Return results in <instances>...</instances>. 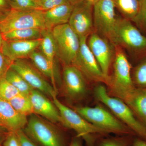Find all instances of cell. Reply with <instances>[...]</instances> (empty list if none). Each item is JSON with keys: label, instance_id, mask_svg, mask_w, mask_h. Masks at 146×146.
<instances>
[{"label": "cell", "instance_id": "obj_1", "mask_svg": "<svg viewBox=\"0 0 146 146\" xmlns=\"http://www.w3.org/2000/svg\"><path fill=\"white\" fill-rule=\"evenodd\" d=\"M94 94L97 100L108 108L135 136L146 141V125L137 118L125 102L119 98L110 96L105 85L102 84L96 86Z\"/></svg>", "mask_w": 146, "mask_h": 146}, {"label": "cell", "instance_id": "obj_2", "mask_svg": "<svg viewBox=\"0 0 146 146\" xmlns=\"http://www.w3.org/2000/svg\"><path fill=\"white\" fill-rule=\"evenodd\" d=\"M52 101L60 112L61 123L65 127L74 131L76 136L84 140L87 146H95L96 136L109 134L106 131L92 124L74 109L65 106L57 97L53 98Z\"/></svg>", "mask_w": 146, "mask_h": 146}, {"label": "cell", "instance_id": "obj_3", "mask_svg": "<svg viewBox=\"0 0 146 146\" xmlns=\"http://www.w3.org/2000/svg\"><path fill=\"white\" fill-rule=\"evenodd\" d=\"M113 74L107 84L108 94L122 100L136 86L131 75V65L121 47L115 46Z\"/></svg>", "mask_w": 146, "mask_h": 146}, {"label": "cell", "instance_id": "obj_4", "mask_svg": "<svg viewBox=\"0 0 146 146\" xmlns=\"http://www.w3.org/2000/svg\"><path fill=\"white\" fill-rule=\"evenodd\" d=\"M73 109L89 122L97 127L119 136H135L130 129L113 113L98 105L94 107L75 106Z\"/></svg>", "mask_w": 146, "mask_h": 146}, {"label": "cell", "instance_id": "obj_5", "mask_svg": "<svg viewBox=\"0 0 146 146\" xmlns=\"http://www.w3.org/2000/svg\"><path fill=\"white\" fill-rule=\"evenodd\" d=\"M52 123L35 114L30 116L23 129L26 134L41 146H66L61 132Z\"/></svg>", "mask_w": 146, "mask_h": 146}, {"label": "cell", "instance_id": "obj_6", "mask_svg": "<svg viewBox=\"0 0 146 146\" xmlns=\"http://www.w3.org/2000/svg\"><path fill=\"white\" fill-rule=\"evenodd\" d=\"M39 28L46 29L44 11L22 10L11 9L0 15V32L5 33L19 29Z\"/></svg>", "mask_w": 146, "mask_h": 146}, {"label": "cell", "instance_id": "obj_7", "mask_svg": "<svg viewBox=\"0 0 146 146\" xmlns=\"http://www.w3.org/2000/svg\"><path fill=\"white\" fill-rule=\"evenodd\" d=\"M51 32L58 58L63 65H72L79 50V37L68 23L55 27Z\"/></svg>", "mask_w": 146, "mask_h": 146}, {"label": "cell", "instance_id": "obj_8", "mask_svg": "<svg viewBox=\"0 0 146 146\" xmlns=\"http://www.w3.org/2000/svg\"><path fill=\"white\" fill-rule=\"evenodd\" d=\"M113 0H99L94 4V32L106 38L112 44L117 18Z\"/></svg>", "mask_w": 146, "mask_h": 146}, {"label": "cell", "instance_id": "obj_9", "mask_svg": "<svg viewBox=\"0 0 146 146\" xmlns=\"http://www.w3.org/2000/svg\"><path fill=\"white\" fill-rule=\"evenodd\" d=\"M87 37L80 39L78 52L72 65L82 73L87 80L107 85L108 81L104 75L96 59L89 49Z\"/></svg>", "mask_w": 146, "mask_h": 146}, {"label": "cell", "instance_id": "obj_10", "mask_svg": "<svg viewBox=\"0 0 146 146\" xmlns=\"http://www.w3.org/2000/svg\"><path fill=\"white\" fill-rule=\"evenodd\" d=\"M112 44L140 50L146 48V37L141 34L130 21L118 18Z\"/></svg>", "mask_w": 146, "mask_h": 146}, {"label": "cell", "instance_id": "obj_11", "mask_svg": "<svg viewBox=\"0 0 146 146\" xmlns=\"http://www.w3.org/2000/svg\"><path fill=\"white\" fill-rule=\"evenodd\" d=\"M10 68L18 73L33 88L52 99L57 96L58 92L31 63L25 59L13 61Z\"/></svg>", "mask_w": 146, "mask_h": 146}, {"label": "cell", "instance_id": "obj_12", "mask_svg": "<svg viewBox=\"0 0 146 146\" xmlns=\"http://www.w3.org/2000/svg\"><path fill=\"white\" fill-rule=\"evenodd\" d=\"M86 80L75 66L64 65L62 85L65 96L71 101H78L86 96L88 92Z\"/></svg>", "mask_w": 146, "mask_h": 146}, {"label": "cell", "instance_id": "obj_13", "mask_svg": "<svg viewBox=\"0 0 146 146\" xmlns=\"http://www.w3.org/2000/svg\"><path fill=\"white\" fill-rule=\"evenodd\" d=\"M94 5L82 0L74 5L68 24L80 38L88 37L94 32Z\"/></svg>", "mask_w": 146, "mask_h": 146}, {"label": "cell", "instance_id": "obj_14", "mask_svg": "<svg viewBox=\"0 0 146 146\" xmlns=\"http://www.w3.org/2000/svg\"><path fill=\"white\" fill-rule=\"evenodd\" d=\"M87 44L108 83L110 67L115 57V46L109 40L96 32L90 35Z\"/></svg>", "mask_w": 146, "mask_h": 146}, {"label": "cell", "instance_id": "obj_15", "mask_svg": "<svg viewBox=\"0 0 146 146\" xmlns=\"http://www.w3.org/2000/svg\"><path fill=\"white\" fill-rule=\"evenodd\" d=\"M33 114L55 123L61 122V116L57 108L48 96L36 89H33L29 95Z\"/></svg>", "mask_w": 146, "mask_h": 146}, {"label": "cell", "instance_id": "obj_16", "mask_svg": "<svg viewBox=\"0 0 146 146\" xmlns=\"http://www.w3.org/2000/svg\"><path fill=\"white\" fill-rule=\"evenodd\" d=\"M42 38L30 40L5 41L3 40L1 52L11 61L29 58L35 50L39 49Z\"/></svg>", "mask_w": 146, "mask_h": 146}, {"label": "cell", "instance_id": "obj_17", "mask_svg": "<svg viewBox=\"0 0 146 146\" xmlns=\"http://www.w3.org/2000/svg\"><path fill=\"white\" fill-rule=\"evenodd\" d=\"M0 121L7 130L16 131L23 129L28 122L27 117L19 114L7 101L0 98Z\"/></svg>", "mask_w": 146, "mask_h": 146}, {"label": "cell", "instance_id": "obj_18", "mask_svg": "<svg viewBox=\"0 0 146 146\" xmlns=\"http://www.w3.org/2000/svg\"><path fill=\"white\" fill-rule=\"evenodd\" d=\"M29 58L43 76L49 79L52 85L58 92L57 85L61 86L62 84V79L58 68L52 65L42 52L37 49L34 51Z\"/></svg>", "mask_w": 146, "mask_h": 146}, {"label": "cell", "instance_id": "obj_19", "mask_svg": "<svg viewBox=\"0 0 146 146\" xmlns=\"http://www.w3.org/2000/svg\"><path fill=\"white\" fill-rule=\"evenodd\" d=\"M73 7L70 3H68L44 11L46 29L52 31L55 27L68 23Z\"/></svg>", "mask_w": 146, "mask_h": 146}, {"label": "cell", "instance_id": "obj_20", "mask_svg": "<svg viewBox=\"0 0 146 146\" xmlns=\"http://www.w3.org/2000/svg\"><path fill=\"white\" fill-rule=\"evenodd\" d=\"M122 100L146 125V88H134Z\"/></svg>", "mask_w": 146, "mask_h": 146}, {"label": "cell", "instance_id": "obj_21", "mask_svg": "<svg viewBox=\"0 0 146 146\" xmlns=\"http://www.w3.org/2000/svg\"><path fill=\"white\" fill-rule=\"evenodd\" d=\"M45 29L39 28L19 29L2 33L5 41L33 40L42 38V33Z\"/></svg>", "mask_w": 146, "mask_h": 146}, {"label": "cell", "instance_id": "obj_22", "mask_svg": "<svg viewBox=\"0 0 146 146\" xmlns=\"http://www.w3.org/2000/svg\"><path fill=\"white\" fill-rule=\"evenodd\" d=\"M42 42L39 48V50L44 55L52 65L57 67L56 47L51 31L44 30L42 33Z\"/></svg>", "mask_w": 146, "mask_h": 146}, {"label": "cell", "instance_id": "obj_23", "mask_svg": "<svg viewBox=\"0 0 146 146\" xmlns=\"http://www.w3.org/2000/svg\"><path fill=\"white\" fill-rule=\"evenodd\" d=\"M115 7L122 14L124 18L133 21L138 15L140 8L138 0H113Z\"/></svg>", "mask_w": 146, "mask_h": 146}, {"label": "cell", "instance_id": "obj_24", "mask_svg": "<svg viewBox=\"0 0 146 146\" xmlns=\"http://www.w3.org/2000/svg\"><path fill=\"white\" fill-rule=\"evenodd\" d=\"M8 102L14 109L21 115L27 117L34 114L29 96L19 94Z\"/></svg>", "mask_w": 146, "mask_h": 146}, {"label": "cell", "instance_id": "obj_25", "mask_svg": "<svg viewBox=\"0 0 146 146\" xmlns=\"http://www.w3.org/2000/svg\"><path fill=\"white\" fill-rule=\"evenodd\" d=\"M5 76L21 94L29 96L33 89L18 73L10 68L7 71Z\"/></svg>", "mask_w": 146, "mask_h": 146}, {"label": "cell", "instance_id": "obj_26", "mask_svg": "<svg viewBox=\"0 0 146 146\" xmlns=\"http://www.w3.org/2000/svg\"><path fill=\"white\" fill-rule=\"evenodd\" d=\"M21 94L18 89L10 83L5 76L0 78V98L5 100H10Z\"/></svg>", "mask_w": 146, "mask_h": 146}, {"label": "cell", "instance_id": "obj_27", "mask_svg": "<svg viewBox=\"0 0 146 146\" xmlns=\"http://www.w3.org/2000/svg\"><path fill=\"white\" fill-rule=\"evenodd\" d=\"M133 136H120L101 139L97 146H131Z\"/></svg>", "mask_w": 146, "mask_h": 146}, {"label": "cell", "instance_id": "obj_28", "mask_svg": "<svg viewBox=\"0 0 146 146\" xmlns=\"http://www.w3.org/2000/svg\"><path fill=\"white\" fill-rule=\"evenodd\" d=\"M132 80L136 87L146 88V60L135 68Z\"/></svg>", "mask_w": 146, "mask_h": 146}, {"label": "cell", "instance_id": "obj_29", "mask_svg": "<svg viewBox=\"0 0 146 146\" xmlns=\"http://www.w3.org/2000/svg\"><path fill=\"white\" fill-rule=\"evenodd\" d=\"M12 9L27 10L33 9L42 10L39 3L35 0H8Z\"/></svg>", "mask_w": 146, "mask_h": 146}, {"label": "cell", "instance_id": "obj_30", "mask_svg": "<svg viewBox=\"0 0 146 146\" xmlns=\"http://www.w3.org/2000/svg\"><path fill=\"white\" fill-rule=\"evenodd\" d=\"M70 3L68 0H39V4L42 10H49L56 7Z\"/></svg>", "mask_w": 146, "mask_h": 146}, {"label": "cell", "instance_id": "obj_31", "mask_svg": "<svg viewBox=\"0 0 146 146\" xmlns=\"http://www.w3.org/2000/svg\"><path fill=\"white\" fill-rule=\"evenodd\" d=\"M3 146H22L16 132L9 131L3 142Z\"/></svg>", "mask_w": 146, "mask_h": 146}, {"label": "cell", "instance_id": "obj_32", "mask_svg": "<svg viewBox=\"0 0 146 146\" xmlns=\"http://www.w3.org/2000/svg\"><path fill=\"white\" fill-rule=\"evenodd\" d=\"M133 21L143 24L146 27V0H141L140 10Z\"/></svg>", "mask_w": 146, "mask_h": 146}, {"label": "cell", "instance_id": "obj_33", "mask_svg": "<svg viewBox=\"0 0 146 146\" xmlns=\"http://www.w3.org/2000/svg\"><path fill=\"white\" fill-rule=\"evenodd\" d=\"M22 146H37L35 143L26 134L23 129L16 131Z\"/></svg>", "mask_w": 146, "mask_h": 146}, {"label": "cell", "instance_id": "obj_34", "mask_svg": "<svg viewBox=\"0 0 146 146\" xmlns=\"http://www.w3.org/2000/svg\"><path fill=\"white\" fill-rule=\"evenodd\" d=\"M12 62L0 52V78L5 76Z\"/></svg>", "mask_w": 146, "mask_h": 146}, {"label": "cell", "instance_id": "obj_35", "mask_svg": "<svg viewBox=\"0 0 146 146\" xmlns=\"http://www.w3.org/2000/svg\"><path fill=\"white\" fill-rule=\"evenodd\" d=\"M11 9L8 0H0V15L6 13Z\"/></svg>", "mask_w": 146, "mask_h": 146}, {"label": "cell", "instance_id": "obj_36", "mask_svg": "<svg viewBox=\"0 0 146 146\" xmlns=\"http://www.w3.org/2000/svg\"><path fill=\"white\" fill-rule=\"evenodd\" d=\"M131 146H146V141L136 136L133 138Z\"/></svg>", "mask_w": 146, "mask_h": 146}, {"label": "cell", "instance_id": "obj_37", "mask_svg": "<svg viewBox=\"0 0 146 146\" xmlns=\"http://www.w3.org/2000/svg\"><path fill=\"white\" fill-rule=\"evenodd\" d=\"M81 138L76 136L73 138L70 146H83Z\"/></svg>", "mask_w": 146, "mask_h": 146}, {"label": "cell", "instance_id": "obj_38", "mask_svg": "<svg viewBox=\"0 0 146 146\" xmlns=\"http://www.w3.org/2000/svg\"><path fill=\"white\" fill-rule=\"evenodd\" d=\"M82 0H68L69 2L73 6L75 5L76 4L80 2Z\"/></svg>", "mask_w": 146, "mask_h": 146}, {"label": "cell", "instance_id": "obj_39", "mask_svg": "<svg viewBox=\"0 0 146 146\" xmlns=\"http://www.w3.org/2000/svg\"><path fill=\"white\" fill-rule=\"evenodd\" d=\"M3 42V39L2 35V33L0 32V52L1 51Z\"/></svg>", "mask_w": 146, "mask_h": 146}, {"label": "cell", "instance_id": "obj_40", "mask_svg": "<svg viewBox=\"0 0 146 146\" xmlns=\"http://www.w3.org/2000/svg\"><path fill=\"white\" fill-rule=\"evenodd\" d=\"M0 130H1V129H0ZM6 136H5L0 131V144L4 141Z\"/></svg>", "mask_w": 146, "mask_h": 146}, {"label": "cell", "instance_id": "obj_41", "mask_svg": "<svg viewBox=\"0 0 146 146\" xmlns=\"http://www.w3.org/2000/svg\"><path fill=\"white\" fill-rule=\"evenodd\" d=\"M4 129H6L5 128V127L3 125L2 123L1 122V121H0V129L1 130H3Z\"/></svg>", "mask_w": 146, "mask_h": 146}, {"label": "cell", "instance_id": "obj_42", "mask_svg": "<svg viewBox=\"0 0 146 146\" xmlns=\"http://www.w3.org/2000/svg\"><path fill=\"white\" fill-rule=\"evenodd\" d=\"M86 1H88L89 2L92 3L94 4L96 2L97 0H86Z\"/></svg>", "mask_w": 146, "mask_h": 146}, {"label": "cell", "instance_id": "obj_43", "mask_svg": "<svg viewBox=\"0 0 146 146\" xmlns=\"http://www.w3.org/2000/svg\"><path fill=\"white\" fill-rule=\"evenodd\" d=\"M35 1H36L38 2L39 3V0H35Z\"/></svg>", "mask_w": 146, "mask_h": 146}, {"label": "cell", "instance_id": "obj_44", "mask_svg": "<svg viewBox=\"0 0 146 146\" xmlns=\"http://www.w3.org/2000/svg\"><path fill=\"white\" fill-rule=\"evenodd\" d=\"M138 1H141V0H138Z\"/></svg>", "mask_w": 146, "mask_h": 146}, {"label": "cell", "instance_id": "obj_45", "mask_svg": "<svg viewBox=\"0 0 146 146\" xmlns=\"http://www.w3.org/2000/svg\"><path fill=\"white\" fill-rule=\"evenodd\" d=\"M98 1H99V0H97V1H96V2Z\"/></svg>", "mask_w": 146, "mask_h": 146}, {"label": "cell", "instance_id": "obj_46", "mask_svg": "<svg viewBox=\"0 0 146 146\" xmlns=\"http://www.w3.org/2000/svg\"><path fill=\"white\" fill-rule=\"evenodd\" d=\"M0 146H1V145H0Z\"/></svg>", "mask_w": 146, "mask_h": 146}]
</instances>
